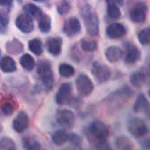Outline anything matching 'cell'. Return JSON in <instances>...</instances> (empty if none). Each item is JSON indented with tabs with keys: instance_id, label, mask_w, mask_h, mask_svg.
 I'll use <instances>...</instances> for the list:
<instances>
[{
	"instance_id": "6da1fadb",
	"label": "cell",
	"mask_w": 150,
	"mask_h": 150,
	"mask_svg": "<svg viewBox=\"0 0 150 150\" xmlns=\"http://www.w3.org/2000/svg\"><path fill=\"white\" fill-rule=\"evenodd\" d=\"M133 91L128 87H125L122 89L113 92L106 99L108 107L113 110H119L120 108H123L125 106V104L131 99Z\"/></svg>"
},
{
	"instance_id": "7a4b0ae2",
	"label": "cell",
	"mask_w": 150,
	"mask_h": 150,
	"mask_svg": "<svg viewBox=\"0 0 150 150\" xmlns=\"http://www.w3.org/2000/svg\"><path fill=\"white\" fill-rule=\"evenodd\" d=\"M37 73L47 89H50L54 83V75L51 64L47 60H41L37 64Z\"/></svg>"
},
{
	"instance_id": "3957f363",
	"label": "cell",
	"mask_w": 150,
	"mask_h": 150,
	"mask_svg": "<svg viewBox=\"0 0 150 150\" xmlns=\"http://www.w3.org/2000/svg\"><path fill=\"white\" fill-rule=\"evenodd\" d=\"M81 15L87 28L88 33L92 36H96L99 33V20L89 6H84L81 10Z\"/></svg>"
},
{
	"instance_id": "277c9868",
	"label": "cell",
	"mask_w": 150,
	"mask_h": 150,
	"mask_svg": "<svg viewBox=\"0 0 150 150\" xmlns=\"http://www.w3.org/2000/svg\"><path fill=\"white\" fill-rule=\"evenodd\" d=\"M127 130L131 135L135 138H142L148 132V128L145 121L139 117L132 118L127 125Z\"/></svg>"
},
{
	"instance_id": "5b68a950",
	"label": "cell",
	"mask_w": 150,
	"mask_h": 150,
	"mask_svg": "<svg viewBox=\"0 0 150 150\" xmlns=\"http://www.w3.org/2000/svg\"><path fill=\"white\" fill-rule=\"evenodd\" d=\"M89 133L98 141L107 140L110 135V130L108 126L101 121H94L88 127Z\"/></svg>"
},
{
	"instance_id": "8992f818",
	"label": "cell",
	"mask_w": 150,
	"mask_h": 150,
	"mask_svg": "<svg viewBox=\"0 0 150 150\" xmlns=\"http://www.w3.org/2000/svg\"><path fill=\"white\" fill-rule=\"evenodd\" d=\"M92 74L95 77L96 81L98 83H105L107 82L111 76V71L110 69L103 64H100L99 62H95L93 64L92 66Z\"/></svg>"
},
{
	"instance_id": "52a82bcc",
	"label": "cell",
	"mask_w": 150,
	"mask_h": 150,
	"mask_svg": "<svg viewBox=\"0 0 150 150\" xmlns=\"http://www.w3.org/2000/svg\"><path fill=\"white\" fill-rule=\"evenodd\" d=\"M76 88L78 92L82 96H88L91 95L94 90V84L91 79L86 74H80L76 79Z\"/></svg>"
},
{
	"instance_id": "ba28073f",
	"label": "cell",
	"mask_w": 150,
	"mask_h": 150,
	"mask_svg": "<svg viewBox=\"0 0 150 150\" xmlns=\"http://www.w3.org/2000/svg\"><path fill=\"white\" fill-rule=\"evenodd\" d=\"M56 102L59 105H67L71 103V86L70 83L62 84L56 95Z\"/></svg>"
},
{
	"instance_id": "9c48e42d",
	"label": "cell",
	"mask_w": 150,
	"mask_h": 150,
	"mask_svg": "<svg viewBox=\"0 0 150 150\" xmlns=\"http://www.w3.org/2000/svg\"><path fill=\"white\" fill-rule=\"evenodd\" d=\"M57 122L64 128H71L75 123V115L70 110H59L57 112Z\"/></svg>"
},
{
	"instance_id": "30bf717a",
	"label": "cell",
	"mask_w": 150,
	"mask_h": 150,
	"mask_svg": "<svg viewBox=\"0 0 150 150\" xmlns=\"http://www.w3.org/2000/svg\"><path fill=\"white\" fill-rule=\"evenodd\" d=\"M147 12V7L143 3L136 4L130 12V18L133 22L141 23L145 21Z\"/></svg>"
},
{
	"instance_id": "8fae6325",
	"label": "cell",
	"mask_w": 150,
	"mask_h": 150,
	"mask_svg": "<svg viewBox=\"0 0 150 150\" xmlns=\"http://www.w3.org/2000/svg\"><path fill=\"white\" fill-rule=\"evenodd\" d=\"M81 26L79 20L75 17L69 18L64 25V32L68 36H74L81 32Z\"/></svg>"
},
{
	"instance_id": "7c38bea8",
	"label": "cell",
	"mask_w": 150,
	"mask_h": 150,
	"mask_svg": "<svg viewBox=\"0 0 150 150\" xmlns=\"http://www.w3.org/2000/svg\"><path fill=\"white\" fill-rule=\"evenodd\" d=\"M140 58L139 50L132 43L125 44V62L127 64H133Z\"/></svg>"
},
{
	"instance_id": "4fadbf2b",
	"label": "cell",
	"mask_w": 150,
	"mask_h": 150,
	"mask_svg": "<svg viewBox=\"0 0 150 150\" xmlns=\"http://www.w3.org/2000/svg\"><path fill=\"white\" fill-rule=\"evenodd\" d=\"M17 28L23 33H30L34 29V23L31 19L27 14H21L16 19Z\"/></svg>"
},
{
	"instance_id": "5bb4252c",
	"label": "cell",
	"mask_w": 150,
	"mask_h": 150,
	"mask_svg": "<svg viewBox=\"0 0 150 150\" xmlns=\"http://www.w3.org/2000/svg\"><path fill=\"white\" fill-rule=\"evenodd\" d=\"M29 125V118L24 112H21L16 116L13 122V127L17 132H22L28 129Z\"/></svg>"
},
{
	"instance_id": "9a60e30c",
	"label": "cell",
	"mask_w": 150,
	"mask_h": 150,
	"mask_svg": "<svg viewBox=\"0 0 150 150\" xmlns=\"http://www.w3.org/2000/svg\"><path fill=\"white\" fill-rule=\"evenodd\" d=\"M126 33L125 28L119 23H113L106 29V35L112 39H117L124 36Z\"/></svg>"
},
{
	"instance_id": "2e32d148",
	"label": "cell",
	"mask_w": 150,
	"mask_h": 150,
	"mask_svg": "<svg viewBox=\"0 0 150 150\" xmlns=\"http://www.w3.org/2000/svg\"><path fill=\"white\" fill-rule=\"evenodd\" d=\"M46 46L48 51L53 56H58L62 50V39L59 37H51L47 40Z\"/></svg>"
},
{
	"instance_id": "e0dca14e",
	"label": "cell",
	"mask_w": 150,
	"mask_h": 150,
	"mask_svg": "<svg viewBox=\"0 0 150 150\" xmlns=\"http://www.w3.org/2000/svg\"><path fill=\"white\" fill-rule=\"evenodd\" d=\"M105 56L110 63H116L123 57V50L117 46H110L105 51Z\"/></svg>"
},
{
	"instance_id": "ac0fdd59",
	"label": "cell",
	"mask_w": 150,
	"mask_h": 150,
	"mask_svg": "<svg viewBox=\"0 0 150 150\" xmlns=\"http://www.w3.org/2000/svg\"><path fill=\"white\" fill-rule=\"evenodd\" d=\"M0 69L6 73L13 72L17 70L16 63L10 57H7V56L3 57L1 59H0Z\"/></svg>"
},
{
	"instance_id": "d6986e66",
	"label": "cell",
	"mask_w": 150,
	"mask_h": 150,
	"mask_svg": "<svg viewBox=\"0 0 150 150\" xmlns=\"http://www.w3.org/2000/svg\"><path fill=\"white\" fill-rule=\"evenodd\" d=\"M148 107H149L148 100L143 94H139L135 100L132 110L135 113H140V112L146 110L148 109Z\"/></svg>"
},
{
	"instance_id": "ffe728a7",
	"label": "cell",
	"mask_w": 150,
	"mask_h": 150,
	"mask_svg": "<svg viewBox=\"0 0 150 150\" xmlns=\"http://www.w3.org/2000/svg\"><path fill=\"white\" fill-rule=\"evenodd\" d=\"M115 146L117 150H133L132 141L126 136H118L115 140Z\"/></svg>"
},
{
	"instance_id": "44dd1931",
	"label": "cell",
	"mask_w": 150,
	"mask_h": 150,
	"mask_svg": "<svg viewBox=\"0 0 150 150\" xmlns=\"http://www.w3.org/2000/svg\"><path fill=\"white\" fill-rule=\"evenodd\" d=\"M67 140H69V135L64 130H58L52 135V141L57 146L64 145Z\"/></svg>"
},
{
	"instance_id": "7402d4cb",
	"label": "cell",
	"mask_w": 150,
	"mask_h": 150,
	"mask_svg": "<svg viewBox=\"0 0 150 150\" xmlns=\"http://www.w3.org/2000/svg\"><path fill=\"white\" fill-rule=\"evenodd\" d=\"M22 145L25 150H39L41 145L34 137H25L22 140Z\"/></svg>"
},
{
	"instance_id": "603a6c76",
	"label": "cell",
	"mask_w": 150,
	"mask_h": 150,
	"mask_svg": "<svg viewBox=\"0 0 150 150\" xmlns=\"http://www.w3.org/2000/svg\"><path fill=\"white\" fill-rule=\"evenodd\" d=\"M146 75L145 73L141 71H137L134 72L131 75L130 77V81L132 85L135 88H140L145 82H146Z\"/></svg>"
},
{
	"instance_id": "cb8c5ba5",
	"label": "cell",
	"mask_w": 150,
	"mask_h": 150,
	"mask_svg": "<svg viewBox=\"0 0 150 150\" xmlns=\"http://www.w3.org/2000/svg\"><path fill=\"white\" fill-rule=\"evenodd\" d=\"M23 10L26 13V14L28 15L31 18H37V19H39L42 15L41 9L38 6L33 5V4H28V5H26L23 7Z\"/></svg>"
},
{
	"instance_id": "d4e9b609",
	"label": "cell",
	"mask_w": 150,
	"mask_h": 150,
	"mask_svg": "<svg viewBox=\"0 0 150 150\" xmlns=\"http://www.w3.org/2000/svg\"><path fill=\"white\" fill-rule=\"evenodd\" d=\"M20 63H21V66L27 71H32L35 68V59L29 54L23 55L20 59Z\"/></svg>"
},
{
	"instance_id": "484cf974",
	"label": "cell",
	"mask_w": 150,
	"mask_h": 150,
	"mask_svg": "<svg viewBox=\"0 0 150 150\" xmlns=\"http://www.w3.org/2000/svg\"><path fill=\"white\" fill-rule=\"evenodd\" d=\"M38 25L39 28L42 33H47L50 30L51 28V20L50 16L46 14H42L39 19H38Z\"/></svg>"
},
{
	"instance_id": "4316f807",
	"label": "cell",
	"mask_w": 150,
	"mask_h": 150,
	"mask_svg": "<svg viewBox=\"0 0 150 150\" xmlns=\"http://www.w3.org/2000/svg\"><path fill=\"white\" fill-rule=\"evenodd\" d=\"M6 50L11 54H19L23 50V45L21 42L17 40H13L9 42L6 45Z\"/></svg>"
},
{
	"instance_id": "83f0119b",
	"label": "cell",
	"mask_w": 150,
	"mask_h": 150,
	"mask_svg": "<svg viewBox=\"0 0 150 150\" xmlns=\"http://www.w3.org/2000/svg\"><path fill=\"white\" fill-rule=\"evenodd\" d=\"M58 71L62 77L70 78L74 74L75 70H74L73 66H71L69 64H61L58 67Z\"/></svg>"
},
{
	"instance_id": "f1b7e54d",
	"label": "cell",
	"mask_w": 150,
	"mask_h": 150,
	"mask_svg": "<svg viewBox=\"0 0 150 150\" xmlns=\"http://www.w3.org/2000/svg\"><path fill=\"white\" fill-rule=\"evenodd\" d=\"M28 48L29 50L36 56H40L42 51V43L39 39H33L28 42Z\"/></svg>"
},
{
	"instance_id": "f546056e",
	"label": "cell",
	"mask_w": 150,
	"mask_h": 150,
	"mask_svg": "<svg viewBox=\"0 0 150 150\" xmlns=\"http://www.w3.org/2000/svg\"><path fill=\"white\" fill-rule=\"evenodd\" d=\"M0 149L1 150H16V146L14 141L8 138L4 137L0 139Z\"/></svg>"
},
{
	"instance_id": "4dcf8cb0",
	"label": "cell",
	"mask_w": 150,
	"mask_h": 150,
	"mask_svg": "<svg viewBox=\"0 0 150 150\" xmlns=\"http://www.w3.org/2000/svg\"><path fill=\"white\" fill-rule=\"evenodd\" d=\"M97 42L95 40H88V39H84L81 42V49L84 51L87 52H92L97 50Z\"/></svg>"
},
{
	"instance_id": "1f68e13d",
	"label": "cell",
	"mask_w": 150,
	"mask_h": 150,
	"mask_svg": "<svg viewBox=\"0 0 150 150\" xmlns=\"http://www.w3.org/2000/svg\"><path fill=\"white\" fill-rule=\"evenodd\" d=\"M138 39L143 45L150 44V28L142 29L138 35Z\"/></svg>"
},
{
	"instance_id": "d6a6232c",
	"label": "cell",
	"mask_w": 150,
	"mask_h": 150,
	"mask_svg": "<svg viewBox=\"0 0 150 150\" xmlns=\"http://www.w3.org/2000/svg\"><path fill=\"white\" fill-rule=\"evenodd\" d=\"M107 12H108V16L114 20H117L121 15L118 6L114 5H108Z\"/></svg>"
},
{
	"instance_id": "836d02e7",
	"label": "cell",
	"mask_w": 150,
	"mask_h": 150,
	"mask_svg": "<svg viewBox=\"0 0 150 150\" xmlns=\"http://www.w3.org/2000/svg\"><path fill=\"white\" fill-rule=\"evenodd\" d=\"M71 4L67 1V0H63L61 3H59L57 5V12L60 13V14H66L69 13V11L71 10Z\"/></svg>"
},
{
	"instance_id": "e575fe53",
	"label": "cell",
	"mask_w": 150,
	"mask_h": 150,
	"mask_svg": "<svg viewBox=\"0 0 150 150\" xmlns=\"http://www.w3.org/2000/svg\"><path fill=\"white\" fill-rule=\"evenodd\" d=\"M1 110H2V112H3L4 115H6V116H10V115H12V114L13 113V111H14V106H13V104L12 103L7 102V103H5L2 105Z\"/></svg>"
},
{
	"instance_id": "d590c367",
	"label": "cell",
	"mask_w": 150,
	"mask_h": 150,
	"mask_svg": "<svg viewBox=\"0 0 150 150\" xmlns=\"http://www.w3.org/2000/svg\"><path fill=\"white\" fill-rule=\"evenodd\" d=\"M69 140L70 142L74 146H79L81 142H82V139L81 136H79L76 133H71L69 135Z\"/></svg>"
},
{
	"instance_id": "8d00e7d4",
	"label": "cell",
	"mask_w": 150,
	"mask_h": 150,
	"mask_svg": "<svg viewBox=\"0 0 150 150\" xmlns=\"http://www.w3.org/2000/svg\"><path fill=\"white\" fill-rule=\"evenodd\" d=\"M9 22V15L6 12L0 10V25L6 26Z\"/></svg>"
},
{
	"instance_id": "74e56055",
	"label": "cell",
	"mask_w": 150,
	"mask_h": 150,
	"mask_svg": "<svg viewBox=\"0 0 150 150\" xmlns=\"http://www.w3.org/2000/svg\"><path fill=\"white\" fill-rule=\"evenodd\" d=\"M97 150H113L110 145L105 140V141H98L96 144Z\"/></svg>"
},
{
	"instance_id": "f35d334b",
	"label": "cell",
	"mask_w": 150,
	"mask_h": 150,
	"mask_svg": "<svg viewBox=\"0 0 150 150\" xmlns=\"http://www.w3.org/2000/svg\"><path fill=\"white\" fill-rule=\"evenodd\" d=\"M109 5H114V6H122L124 4V0H106Z\"/></svg>"
},
{
	"instance_id": "ab89813d",
	"label": "cell",
	"mask_w": 150,
	"mask_h": 150,
	"mask_svg": "<svg viewBox=\"0 0 150 150\" xmlns=\"http://www.w3.org/2000/svg\"><path fill=\"white\" fill-rule=\"evenodd\" d=\"M142 149L143 150H150V138H148L146 140H145V142L143 143V146H142Z\"/></svg>"
},
{
	"instance_id": "60d3db41",
	"label": "cell",
	"mask_w": 150,
	"mask_h": 150,
	"mask_svg": "<svg viewBox=\"0 0 150 150\" xmlns=\"http://www.w3.org/2000/svg\"><path fill=\"white\" fill-rule=\"evenodd\" d=\"M13 0H0V5L3 6H8L13 3Z\"/></svg>"
},
{
	"instance_id": "b9f144b4",
	"label": "cell",
	"mask_w": 150,
	"mask_h": 150,
	"mask_svg": "<svg viewBox=\"0 0 150 150\" xmlns=\"http://www.w3.org/2000/svg\"><path fill=\"white\" fill-rule=\"evenodd\" d=\"M62 150H75V149H74V148H72V147H66V148L62 149Z\"/></svg>"
},
{
	"instance_id": "7bdbcfd3",
	"label": "cell",
	"mask_w": 150,
	"mask_h": 150,
	"mask_svg": "<svg viewBox=\"0 0 150 150\" xmlns=\"http://www.w3.org/2000/svg\"><path fill=\"white\" fill-rule=\"evenodd\" d=\"M35 1H36V2H43L44 0H35Z\"/></svg>"
},
{
	"instance_id": "ee69618b",
	"label": "cell",
	"mask_w": 150,
	"mask_h": 150,
	"mask_svg": "<svg viewBox=\"0 0 150 150\" xmlns=\"http://www.w3.org/2000/svg\"><path fill=\"white\" fill-rule=\"evenodd\" d=\"M2 132V126L0 125V132Z\"/></svg>"
},
{
	"instance_id": "f6af8a7d",
	"label": "cell",
	"mask_w": 150,
	"mask_h": 150,
	"mask_svg": "<svg viewBox=\"0 0 150 150\" xmlns=\"http://www.w3.org/2000/svg\"><path fill=\"white\" fill-rule=\"evenodd\" d=\"M148 95H149V97H150V89H149V91H148Z\"/></svg>"
},
{
	"instance_id": "bcb514c9",
	"label": "cell",
	"mask_w": 150,
	"mask_h": 150,
	"mask_svg": "<svg viewBox=\"0 0 150 150\" xmlns=\"http://www.w3.org/2000/svg\"><path fill=\"white\" fill-rule=\"evenodd\" d=\"M149 68H150V66H149Z\"/></svg>"
}]
</instances>
